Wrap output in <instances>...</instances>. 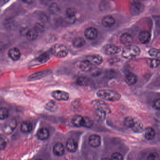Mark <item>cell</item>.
Wrapping results in <instances>:
<instances>
[{
	"label": "cell",
	"mask_w": 160,
	"mask_h": 160,
	"mask_svg": "<svg viewBox=\"0 0 160 160\" xmlns=\"http://www.w3.org/2000/svg\"><path fill=\"white\" fill-rule=\"evenodd\" d=\"M151 34L147 31H143L139 33L138 39L140 42L143 44L148 43L151 40Z\"/></svg>",
	"instance_id": "21"
},
{
	"label": "cell",
	"mask_w": 160,
	"mask_h": 160,
	"mask_svg": "<svg viewBox=\"0 0 160 160\" xmlns=\"http://www.w3.org/2000/svg\"><path fill=\"white\" fill-rule=\"evenodd\" d=\"M120 51L121 49L118 47L113 44L106 45L102 49V53L108 56L117 55L119 54Z\"/></svg>",
	"instance_id": "9"
},
{
	"label": "cell",
	"mask_w": 160,
	"mask_h": 160,
	"mask_svg": "<svg viewBox=\"0 0 160 160\" xmlns=\"http://www.w3.org/2000/svg\"><path fill=\"white\" fill-rule=\"evenodd\" d=\"M50 58H51V56L49 53L44 52L38 57L37 60L40 63H44L47 62L50 59Z\"/></svg>",
	"instance_id": "29"
},
{
	"label": "cell",
	"mask_w": 160,
	"mask_h": 160,
	"mask_svg": "<svg viewBox=\"0 0 160 160\" xmlns=\"http://www.w3.org/2000/svg\"><path fill=\"white\" fill-rule=\"evenodd\" d=\"M46 108L49 111L53 112V111H55L57 110L58 106L55 102L50 101L47 103L46 105Z\"/></svg>",
	"instance_id": "31"
},
{
	"label": "cell",
	"mask_w": 160,
	"mask_h": 160,
	"mask_svg": "<svg viewBox=\"0 0 160 160\" xmlns=\"http://www.w3.org/2000/svg\"><path fill=\"white\" fill-rule=\"evenodd\" d=\"M86 60L88 61L92 65H100L103 62V58L102 56L97 54L89 55L86 57Z\"/></svg>",
	"instance_id": "13"
},
{
	"label": "cell",
	"mask_w": 160,
	"mask_h": 160,
	"mask_svg": "<svg viewBox=\"0 0 160 160\" xmlns=\"http://www.w3.org/2000/svg\"><path fill=\"white\" fill-rule=\"evenodd\" d=\"M26 37L28 40L30 41H35L38 38L39 32L33 28L28 30L26 34Z\"/></svg>",
	"instance_id": "25"
},
{
	"label": "cell",
	"mask_w": 160,
	"mask_h": 160,
	"mask_svg": "<svg viewBox=\"0 0 160 160\" xmlns=\"http://www.w3.org/2000/svg\"><path fill=\"white\" fill-rule=\"evenodd\" d=\"M152 107L153 108L156 110H160V100L159 98L153 100L152 102Z\"/></svg>",
	"instance_id": "39"
},
{
	"label": "cell",
	"mask_w": 160,
	"mask_h": 160,
	"mask_svg": "<svg viewBox=\"0 0 160 160\" xmlns=\"http://www.w3.org/2000/svg\"><path fill=\"white\" fill-rule=\"evenodd\" d=\"M66 147L68 151L71 152H74L77 150L78 145L77 142L74 138H70L66 142Z\"/></svg>",
	"instance_id": "19"
},
{
	"label": "cell",
	"mask_w": 160,
	"mask_h": 160,
	"mask_svg": "<svg viewBox=\"0 0 160 160\" xmlns=\"http://www.w3.org/2000/svg\"><path fill=\"white\" fill-rule=\"evenodd\" d=\"M52 96L57 101H68L70 98L69 93L62 90H56L52 92Z\"/></svg>",
	"instance_id": "11"
},
{
	"label": "cell",
	"mask_w": 160,
	"mask_h": 160,
	"mask_svg": "<svg viewBox=\"0 0 160 160\" xmlns=\"http://www.w3.org/2000/svg\"><path fill=\"white\" fill-rule=\"evenodd\" d=\"M155 136V132L153 128L148 127L144 130V136L148 140H152Z\"/></svg>",
	"instance_id": "26"
},
{
	"label": "cell",
	"mask_w": 160,
	"mask_h": 160,
	"mask_svg": "<svg viewBox=\"0 0 160 160\" xmlns=\"http://www.w3.org/2000/svg\"><path fill=\"white\" fill-rule=\"evenodd\" d=\"M84 118L81 115H76L72 118V123L75 127H80L83 126Z\"/></svg>",
	"instance_id": "24"
},
{
	"label": "cell",
	"mask_w": 160,
	"mask_h": 160,
	"mask_svg": "<svg viewBox=\"0 0 160 160\" xmlns=\"http://www.w3.org/2000/svg\"><path fill=\"white\" fill-rule=\"evenodd\" d=\"M34 28L38 31V32H42L44 30V27L42 24L38 23L36 24Z\"/></svg>",
	"instance_id": "41"
},
{
	"label": "cell",
	"mask_w": 160,
	"mask_h": 160,
	"mask_svg": "<svg viewBox=\"0 0 160 160\" xmlns=\"http://www.w3.org/2000/svg\"><path fill=\"white\" fill-rule=\"evenodd\" d=\"M37 138L40 140H46L49 137V131L46 128H41L37 132Z\"/></svg>",
	"instance_id": "23"
},
{
	"label": "cell",
	"mask_w": 160,
	"mask_h": 160,
	"mask_svg": "<svg viewBox=\"0 0 160 160\" xmlns=\"http://www.w3.org/2000/svg\"><path fill=\"white\" fill-rule=\"evenodd\" d=\"M89 78L85 77H80L77 79V84L80 86H87L89 85Z\"/></svg>",
	"instance_id": "30"
},
{
	"label": "cell",
	"mask_w": 160,
	"mask_h": 160,
	"mask_svg": "<svg viewBox=\"0 0 160 160\" xmlns=\"http://www.w3.org/2000/svg\"><path fill=\"white\" fill-rule=\"evenodd\" d=\"M148 54L151 57L153 58H160V51L156 48H151L148 51Z\"/></svg>",
	"instance_id": "35"
},
{
	"label": "cell",
	"mask_w": 160,
	"mask_h": 160,
	"mask_svg": "<svg viewBox=\"0 0 160 160\" xmlns=\"http://www.w3.org/2000/svg\"><path fill=\"white\" fill-rule=\"evenodd\" d=\"M84 35L88 40H95L98 37V31L95 28L89 27L85 30Z\"/></svg>",
	"instance_id": "12"
},
{
	"label": "cell",
	"mask_w": 160,
	"mask_h": 160,
	"mask_svg": "<svg viewBox=\"0 0 160 160\" xmlns=\"http://www.w3.org/2000/svg\"><path fill=\"white\" fill-rule=\"evenodd\" d=\"M121 43L124 45H131L133 41V39L132 35L130 33L126 32L122 34L120 38Z\"/></svg>",
	"instance_id": "16"
},
{
	"label": "cell",
	"mask_w": 160,
	"mask_h": 160,
	"mask_svg": "<svg viewBox=\"0 0 160 160\" xmlns=\"http://www.w3.org/2000/svg\"><path fill=\"white\" fill-rule=\"evenodd\" d=\"M111 160H123V156L121 153L118 152H115L111 156Z\"/></svg>",
	"instance_id": "37"
},
{
	"label": "cell",
	"mask_w": 160,
	"mask_h": 160,
	"mask_svg": "<svg viewBox=\"0 0 160 160\" xmlns=\"http://www.w3.org/2000/svg\"><path fill=\"white\" fill-rule=\"evenodd\" d=\"M17 126V122L14 118L10 119L7 120L2 126V130L4 133L10 134L12 133Z\"/></svg>",
	"instance_id": "6"
},
{
	"label": "cell",
	"mask_w": 160,
	"mask_h": 160,
	"mask_svg": "<svg viewBox=\"0 0 160 160\" xmlns=\"http://www.w3.org/2000/svg\"><path fill=\"white\" fill-rule=\"evenodd\" d=\"M92 104L96 108L97 111L102 112L106 115L111 113V110L109 107L102 100H94L92 102Z\"/></svg>",
	"instance_id": "5"
},
{
	"label": "cell",
	"mask_w": 160,
	"mask_h": 160,
	"mask_svg": "<svg viewBox=\"0 0 160 160\" xmlns=\"http://www.w3.org/2000/svg\"><path fill=\"white\" fill-rule=\"evenodd\" d=\"M78 68L83 72H88L92 70V65L87 60L82 61L78 63Z\"/></svg>",
	"instance_id": "15"
},
{
	"label": "cell",
	"mask_w": 160,
	"mask_h": 160,
	"mask_svg": "<svg viewBox=\"0 0 160 160\" xmlns=\"http://www.w3.org/2000/svg\"><path fill=\"white\" fill-rule=\"evenodd\" d=\"M42 160V159H36V160Z\"/></svg>",
	"instance_id": "43"
},
{
	"label": "cell",
	"mask_w": 160,
	"mask_h": 160,
	"mask_svg": "<svg viewBox=\"0 0 160 160\" xmlns=\"http://www.w3.org/2000/svg\"><path fill=\"white\" fill-rule=\"evenodd\" d=\"M32 127L33 126L31 122L28 121H25L22 122L20 129L23 132L28 133L31 132Z\"/></svg>",
	"instance_id": "27"
},
{
	"label": "cell",
	"mask_w": 160,
	"mask_h": 160,
	"mask_svg": "<svg viewBox=\"0 0 160 160\" xmlns=\"http://www.w3.org/2000/svg\"><path fill=\"white\" fill-rule=\"evenodd\" d=\"M148 160H160V156H159V154L157 152H152L148 156Z\"/></svg>",
	"instance_id": "38"
},
{
	"label": "cell",
	"mask_w": 160,
	"mask_h": 160,
	"mask_svg": "<svg viewBox=\"0 0 160 160\" xmlns=\"http://www.w3.org/2000/svg\"><path fill=\"white\" fill-rule=\"evenodd\" d=\"M84 118V123L83 126L86 128H90L93 125V121L90 118L88 117H83Z\"/></svg>",
	"instance_id": "34"
},
{
	"label": "cell",
	"mask_w": 160,
	"mask_h": 160,
	"mask_svg": "<svg viewBox=\"0 0 160 160\" xmlns=\"http://www.w3.org/2000/svg\"><path fill=\"white\" fill-rule=\"evenodd\" d=\"M144 9L145 6L143 3L140 2L134 1L130 5V12L132 15H138L144 11Z\"/></svg>",
	"instance_id": "8"
},
{
	"label": "cell",
	"mask_w": 160,
	"mask_h": 160,
	"mask_svg": "<svg viewBox=\"0 0 160 160\" xmlns=\"http://www.w3.org/2000/svg\"><path fill=\"white\" fill-rule=\"evenodd\" d=\"M65 152V148L63 144L60 142L56 143L53 147V152L55 155L58 156H61L63 155Z\"/></svg>",
	"instance_id": "20"
},
{
	"label": "cell",
	"mask_w": 160,
	"mask_h": 160,
	"mask_svg": "<svg viewBox=\"0 0 160 160\" xmlns=\"http://www.w3.org/2000/svg\"><path fill=\"white\" fill-rule=\"evenodd\" d=\"M9 111L5 108L2 107L0 108V119L4 120L9 117Z\"/></svg>",
	"instance_id": "33"
},
{
	"label": "cell",
	"mask_w": 160,
	"mask_h": 160,
	"mask_svg": "<svg viewBox=\"0 0 160 160\" xmlns=\"http://www.w3.org/2000/svg\"><path fill=\"white\" fill-rule=\"evenodd\" d=\"M49 10L52 13L56 14L59 12L60 8L57 3H52L50 5Z\"/></svg>",
	"instance_id": "36"
},
{
	"label": "cell",
	"mask_w": 160,
	"mask_h": 160,
	"mask_svg": "<svg viewBox=\"0 0 160 160\" xmlns=\"http://www.w3.org/2000/svg\"><path fill=\"white\" fill-rule=\"evenodd\" d=\"M51 72H52V71L48 70H44V71H41V72L34 73L30 75L28 77V80L32 81L42 79V78H44L50 74Z\"/></svg>",
	"instance_id": "10"
},
{
	"label": "cell",
	"mask_w": 160,
	"mask_h": 160,
	"mask_svg": "<svg viewBox=\"0 0 160 160\" xmlns=\"http://www.w3.org/2000/svg\"><path fill=\"white\" fill-rule=\"evenodd\" d=\"M125 125L135 132H141L144 129L143 123L137 118L128 117L125 120Z\"/></svg>",
	"instance_id": "2"
},
{
	"label": "cell",
	"mask_w": 160,
	"mask_h": 160,
	"mask_svg": "<svg viewBox=\"0 0 160 160\" xmlns=\"http://www.w3.org/2000/svg\"><path fill=\"white\" fill-rule=\"evenodd\" d=\"M86 43L85 40L81 37H78L74 39L72 42V44L76 48H80L85 45Z\"/></svg>",
	"instance_id": "28"
},
{
	"label": "cell",
	"mask_w": 160,
	"mask_h": 160,
	"mask_svg": "<svg viewBox=\"0 0 160 160\" xmlns=\"http://www.w3.org/2000/svg\"><path fill=\"white\" fill-rule=\"evenodd\" d=\"M125 81L126 84L129 86H134L137 82V77L133 73H129L125 76Z\"/></svg>",
	"instance_id": "22"
},
{
	"label": "cell",
	"mask_w": 160,
	"mask_h": 160,
	"mask_svg": "<svg viewBox=\"0 0 160 160\" xmlns=\"http://www.w3.org/2000/svg\"><path fill=\"white\" fill-rule=\"evenodd\" d=\"M21 52L17 48H12L9 50L8 56L14 61H18L21 57Z\"/></svg>",
	"instance_id": "17"
},
{
	"label": "cell",
	"mask_w": 160,
	"mask_h": 160,
	"mask_svg": "<svg viewBox=\"0 0 160 160\" xmlns=\"http://www.w3.org/2000/svg\"><path fill=\"white\" fill-rule=\"evenodd\" d=\"M102 160H111V159L109 158H104L102 159Z\"/></svg>",
	"instance_id": "42"
},
{
	"label": "cell",
	"mask_w": 160,
	"mask_h": 160,
	"mask_svg": "<svg viewBox=\"0 0 160 160\" xmlns=\"http://www.w3.org/2000/svg\"><path fill=\"white\" fill-rule=\"evenodd\" d=\"M96 94L102 100L110 102L118 101L121 97L119 93L112 90H100L97 92Z\"/></svg>",
	"instance_id": "1"
},
{
	"label": "cell",
	"mask_w": 160,
	"mask_h": 160,
	"mask_svg": "<svg viewBox=\"0 0 160 160\" xmlns=\"http://www.w3.org/2000/svg\"><path fill=\"white\" fill-rule=\"evenodd\" d=\"M78 12L74 8H68L65 12V20L69 24H73L77 20Z\"/></svg>",
	"instance_id": "7"
},
{
	"label": "cell",
	"mask_w": 160,
	"mask_h": 160,
	"mask_svg": "<svg viewBox=\"0 0 160 160\" xmlns=\"http://www.w3.org/2000/svg\"><path fill=\"white\" fill-rule=\"evenodd\" d=\"M88 143L91 147L94 148H97L101 145V137L98 135H91L89 138Z\"/></svg>",
	"instance_id": "14"
},
{
	"label": "cell",
	"mask_w": 160,
	"mask_h": 160,
	"mask_svg": "<svg viewBox=\"0 0 160 160\" xmlns=\"http://www.w3.org/2000/svg\"><path fill=\"white\" fill-rule=\"evenodd\" d=\"M148 63L150 68H152V69L156 68L159 66V64H160V61L158 59H149L148 60Z\"/></svg>",
	"instance_id": "32"
},
{
	"label": "cell",
	"mask_w": 160,
	"mask_h": 160,
	"mask_svg": "<svg viewBox=\"0 0 160 160\" xmlns=\"http://www.w3.org/2000/svg\"><path fill=\"white\" fill-rule=\"evenodd\" d=\"M51 53L59 58L66 57L68 54L67 47L61 44H56L53 46L51 49Z\"/></svg>",
	"instance_id": "4"
},
{
	"label": "cell",
	"mask_w": 160,
	"mask_h": 160,
	"mask_svg": "<svg viewBox=\"0 0 160 160\" xmlns=\"http://www.w3.org/2000/svg\"><path fill=\"white\" fill-rule=\"evenodd\" d=\"M115 24V19L114 17L110 15L105 16L102 19V24L104 27L110 28Z\"/></svg>",
	"instance_id": "18"
},
{
	"label": "cell",
	"mask_w": 160,
	"mask_h": 160,
	"mask_svg": "<svg viewBox=\"0 0 160 160\" xmlns=\"http://www.w3.org/2000/svg\"><path fill=\"white\" fill-rule=\"evenodd\" d=\"M141 53V50L138 47L134 45H129L125 47L122 52V56L126 59H132L138 57Z\"/></svg>",
	"instance_id": "3"
},
{
	"label": "cell",
	"mask_w": 160,
	"mask_h": 160,
	"mask_svg": "<svg viewBox=\"0 0 160 160\" xmlns=\"http://www.w3.org/2000/svg\"><path fill=\"white\" fill-rule=\"evenodd\" d=\"M7 142L3 138H0V150L4 149L6 148Z\"/></svg>",
	"instance_id": "40"
}]
</instances>
